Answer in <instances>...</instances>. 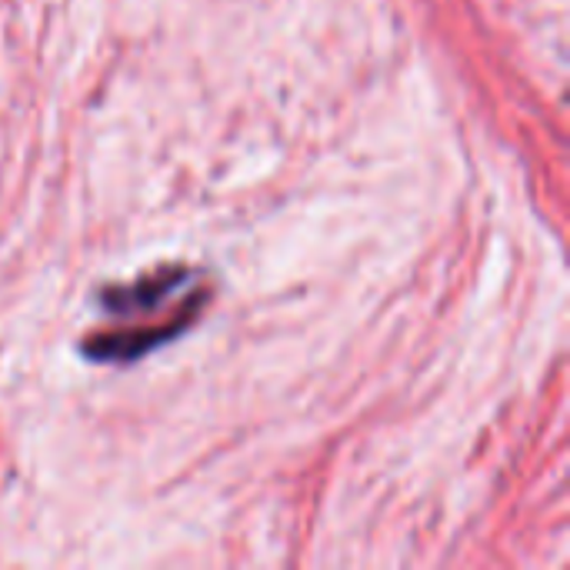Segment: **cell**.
I'll return each instance as SVG.
<instances>
[]
</instances>
